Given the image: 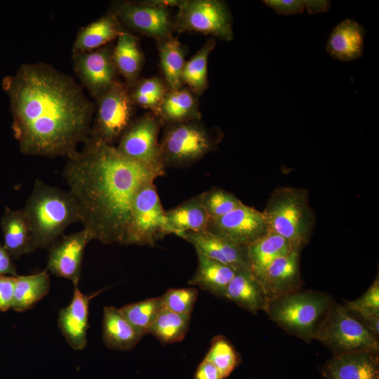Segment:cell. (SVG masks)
Listing matches in <instances>:
<instances>
[{
    "label": "cell",
    "mask_w": 379,
    "mask_h": 379,
    "mask_svg": "<svg viewBox=\"0 0 379 379\" xmlns=\"http://www.w3.org/2000/svg\"><path fill=\"white\" fill-rule=\"evenodd\" d=\"M279 14L290 15L301 13L305 8V1L266 0L263 1Z\"/></svg>",
    "instance_id": "40"
},
{
    "label": "cell",
    "mask_w": 379,
    "mask_h": 379,
    "mask_svg": "<svg viewBox=\"0 0 379 379\" xmlns=\"http://www.w3.org/2000/svg\"><path fill=\"white\" fill-rule=\"evenodd\" d=\"M333 302L326 293L299 289L269 300L265 312L286 332L310 343Z\"/></svg>",
    "instance_id": "4"
},
{
    "label": "cell",
    "mask_w": 379,
    "mask_h": 379,
    "mask_svg": "<svg viewBox=\"0 0 379 379\" xmlns=\"http://www.w3.org/2000/svg\"><path fill=\"white\" fill-rule=\"evenodd\" d=\"M2 87L22 154L69 157L90 136L95 105L71 76L44 62L24 64Z\"/></svg>",
    "instance_id": "1"
},
{
    "label": "cell",
    "mask_w": 379,
    "mask_h": 379,
    "mask_svg": "<svg viewBox=\"0 0 379 379\" xmlns=\"http://www.w3.org/2000/svg\"><path fill=\"white\" fill-rule=\"evenodd\" d=\"M101 291L86 295L74 286L70 303L59 312L58 327L69 346L76 350H81L87 345L90 300Z\"/></svg>",
    "instance_id": "19"
},
{
    "label": "cell",
    "mask_w": 379,
    "mask_h": 379,
    "mask_svg": "<svg viewBox=\"0 0 379 379\" xmlns=\"http://www.w3.org/2000/svg\"><path fill=\"white\" fill-rule=\"evenodd\" d=\"M365 29L354 20L345 19L331 31L326 51L333 59L351 61L363 54Z\"/></svg>",
    "instance_id": "20"
},
{
    "label": "cell",
    "mask_w": 379,
    "mask_h": 379,
    "mask_svg": "<svg viewBox=\"0 0 379 379\" xmlns=\"http://www.w3.org/2000/svg\"><path fill=\"white\" fill-rule=\"evenodd\" d=\"M36 249L49 248L71 224L80 222L77 205L68 191L36 179L22 209Z\"/></svg>",
    "instance_id": "3"
},
{
    "label": "cell",
    "mask_w": 379,
    "mask_h": 379,
    "mask_svg": "<svg viewBox=\"0 0 379 379\" xmlns=\"http://www.w3.org/2000/svg\"><path fill=\"white\" fill-rule=\"evenodd\" d=\"M50 286V274L46 270L34 274L15 276L11 309L16 312L31 309L48 293Z\"/></svg>",
    "instance_id": "30"
},
{
    "label": "cell",
    "mask_w": 379,
    "mask_h": 379,
    "mask_svg": "<svg viewBox=\"0 0 379 379\" xmlns=\"http://www.w3.org/2000/svg\"><path fill=\"white\" fill-rule=\"evenodd\" d=\"M198 296L195 288H169L161 296L164 308L171 312L190 315Z\"/></svg>",
    "instance_id": "37"
},
{
    "label": "cell",
    "mask_w": 379,
    "mask_h": 379,
    "mask_svg": "<svg viewBox=\"0 0 379 379\" xmlns=\"http://www.w3.org/2000/svg\"><path fill=\"white\" fill-rule=\"evenodd\" d=\"M163 308L160 296L127 304L121 307L120 310L142 337L149 333L152 326Z\"/></svg>",
    "instance_id": "34"
},
{
    "label": "cell",
    "mask_w": 379,
    "mask_h": 379,
    "mask_svg": "<svg viewBox=\"0 0 379 379\" xmlns=\"http://www.w3.org/2000/svg\"><path fill=\"white\" fill-rule=\"evenodd\" d=\"M178 237L190 243L197 252L230 267L235 272L251 270L247 247L236 245L208 231L185 232Z\"/></svg>",
    "instance_id": "18"
},
{
    "label": "cell",
    "mask_w": 379,
    "mask_h": 379,
    "mask_svg": "<svg viewBox=\"0 0 379 379\" xmlns=\"http://www.w3.org/2000/svg\"><path fill=\"white\" fill-rule=\"evenodd\" d=\"M190 321V315L178 314L163 308L149 333L164 344L180 342L187 332Z\"/></svg>",
    "instance_id": "33"
},
{
    "label": "cell",
    "mask_w": 379,
    "mask_h": 379,
    "mask_svg": "<svg viewBox=\"0 0 379 379\" xmlns=\"http://www.w3.org/2000/svg\"><path fill=\"white\" fill-rule=\"evenodd\" d=\"M268 230L264 213L244 204L222 216L210 218L206 230L218 237L245 247Z\"/></svg>",
    "instance_id": "13"
},
{
    "label": "cell",
    "mask_w": 379,
    "mask_h": 379,
    "mask_svg": "<svg viewBox=\"0 0 379 379\" xmlns=\"http://www.w3.org/2000/svg\"><path fill=\"white\" fill-rule=\"evenodd\" d=\"M379 351L359 350L334 354L321 369L326 379H379Z\"/></svg>",
    "instance_id": "16"
},
{
    "label": "cell",
    "mask_w": 379,
    "mask_h": 379,
    "mask_svg": "<svg viewBox=\"0 0 379 379\" xmlns=\"http://www.w3.org/2000/svg\"><path fill=\"white\" fill-rule=\"evenodd\" d=\"M265 214L269 230L302 248L308 241L314 223L307 190L292 187L275 189L270 197Z\"/></svg>",
    "instance_id": "5"
},
{
    "label": "cell",
    "mask_w": 379,
    "mask_h": 379,
    "mask_svg": "<svg viewBox=\"0 0 379 379\" xmlns=\"http://www.w3.org/2000/svg\"><path fill=\"white\" fill-rule=\"evenodd\" d=\"M161 172L124 156L115 146L90 135L70 157L62 175L80 222L93 240L125 245L133 198Z\"/></svg>",
    "instance_id": "2"
},
{
    "label": "cell",
    "mask_w": 379,
    "mask_h": 379,
    "mask_svg": "<svg viewBox=\"0 0 379 379\" xmlns=\"http://www.w3.org/2000/svg\"><path fill=\"white\" fill-rule=\"evenodd\" d=\"M293 248L295 247L286 239L268 230L265 235L247 246L253 274L257 278L274 260L288 254Z\"/></svg>",
    "instance_id": "28"
},
{
    "label": "cell",
    "mask_w": 379,
    "mask_h": 379,
    "mask_svg": "<svg viewBox=\"0 0 379 379\" xmlns=\"http://www.w3.org/2000/svg\"><path fill=\"white\" fill-rule=\"evenodd\" d=\"M12 258L4 246L0 244V276L15 277L18 275L16 265Z\"/></svg>",
    "instance_id": "43"
},
{
    "label": "cell",
    "mask_w": 379,
    "mask_h": 379,
    "mask_svg": "<svg viewBox=\"0 0 379 379\" xmlns=\"http://www.w3.org/2000/svg\"><path fill=\"white\" fill-rule=\"evenodd\" d=\"M194 379H224V378L214 364L204 359L196 371Z\"/></svg>",
    "instance_id": "42"
},
{
    "label": "cell",
    "mask_w": 379,
    "mask_h": 379,
    "mask_svg": "<svg viewBox=\"0 0 379 379\" xmlns=\"http://www.w3.org/2000/svg\"><path fill=\"white\" fill-rule=\"evenodd\" d=\"M197 252V251H196ZM198 265L194 275L188 281L215 295L224 297L235 271L230 267L197 252Z\"/></svg>",
    "instance_id": "29"
},
{
    "label": "cell",
    "mask_w": 379,
    "mask_h": 379,
    "mask_svg": "<svg viewBox=\"0 0 379 379\" xmlns=\"http://www.w3.org/2000/svg\"><path fill=\"white\" fill-rule=\"evenodd\" d=\"M224 298L253 314L261 310L265 311L268 302L261 284L251 270L235 272Z\"/></svg>",
    "instance_id": "23"
},
{
    "label": "cell",
    "mask_w": 379,
    "mask_h": 379,
    "mask_svg": "<svg viewBox=\"0 0 379 379\" xmlns=\"http://www.w3.org/2000/svg\"><path fill=\"white\" fill-rule=\"evenodd\" d=\"M314 340L324 344L333 354L359 350L379 351L378 336L345 305L335 302L317 328Z\"/></svg>",
    "instance_id": "7"
},
{
    "label": "cell",
    "mask_w": 379,
    "mask_h": 379,
    "mask_svg": "<svg viewBox=\"0 0 379 379\" xmlns=\"http://www.w3.org/2000/svg\"><path fill=\"white\" fill-rule=\"evenodd\" d=\"M166 218L171 234L176 236L185 232H205L210 220L201 194L166 211Z\"/></svg>",
    "instance_id": "24"
},
{
    "label": "cell",
    "mask_w": 379,
    "mask_h": 379,
    "mask_svg": "<svg viewBox=\"0 0 379 379\" xmlns=\"http://www.w3.org/2000/svg\"><path fill=\"white\" fill-rule=\"evenodd\" d=\"M157 42L160 66L168 90H177L183 86L182 74L185 65V49L172 35Z\"/></svg>",
    "instance_id": "31"
},
{
    "label": "cell",
    "mask_w": 379,
    "mask_h": 379,
    "mask_svg": "<svg viewBox=\"0 0 379 379\" xmlns=\"http://www.w3.org/2000/svg\"><path fill=\"white\" fill-rule=\"evenodd\" d=\"M113 48V60L119 74H121L128 88L138 80L144 65V54L138 39L125 31L117 39Z\"/></svg>",
    "instance_id": "27"
},
{
    "label": "cell",
    "mask_w": 379,
    "mask_h": 379,
    "mask_svg": "<svg viewBox=\"0 0 379 379\" xmlns=\"http://www.w3.org/2000/svg\"><path fill=\"white\" fill-rule=\"evenodd\" d=\"M345 307L352 314H379V279L378 275L366 290L357 299L346 301Z\"/></svg>",
    "instance_id": "38"
},
{
    "label": "cell",
    "mask_w": 379,
    "mask_h": 379,
    "mask_svg": "<svg viewBox=\"0 0 379 379\" xmlns=\"http://www.w3.org/2000/svg\"><path fill=\"white\" fill-rule=\"evenodd\" d=\"M160 149L165 168L189 166L215 150L222 136L199 121L164 124Z\"/></svg>",
    "instance_id": "6"
},
{
    "label": "cell",
    "mask_w": 379,
    "mask_h": 379,
    "mask_svg": "<svg viewBox=\"0 0 379 379\" xmlns=\"http://www.w3.org/2000/svg\"><path fill=\"white\" fill-rule=\"evenodd\" d=\"M173 26L179 32H194L227 41L234 36L230 8L218 0H182Z\"/></svg>",
    "instance_id": "9"
},
{
    "label": "cell",
    "mask_w": 379,
    "mask_h": 379,
    "mask_svg": "<svg viewBox=\"0 0 379 379\" xmlns=\"http://www.w3.org/2000/svg\"><path fill=\"white\" fill-rule=\"evenodd\" d=\"M147 2L154 6L168 8L171 7L179 8L182 4V0H152L147 1Z\"/></svg>",
    "instance_id": "45"
},
{
    "label": "cell",
    "mask_w": 379,
    "mask_h": 379,
    "mask_svg": "<svg viewBox=\"0 0 379 379\" xmlns=\"http://www.w3.org/2000/svg\"><path fill=\"white\" fill-rule=\"evenodd\" d=\"M15 277L0 276V312L11 309Z\"/></svg>",
    "instance_id": "41"
},
{
    "label": "cell",
    "mask_w": 379,
    "mask_h": 379,
    "mask_svg": "<svg viewBox=\"0 0 379 379\" xmlns=\"http://www.w3.org/2000/svg\"><path fill=\"white\" fill-rule=\"evenodd\" d=\"M157 116L164 124L199 121L201 114L196 95L188 88L168 90L159 106Z\"/></svg>",
    "instance_id": "25"
},
{
    "label": "cell",
    "mask_w": 379,
    "mask_h": 379,
    "mask_svg": "<svg viewBox=\"0 0 379 379\" xmlns=\"http://www.w3.org/2000/svg\"><path fill=\"white\" fill-rule=\"evenodd\" d=\"M142 336L126 319L120 308H103L102 339L110 349L128 351L133 349Z\"/></svg>",
    "instance_id": "26"
},
{
    "label": "cell",
    "mask_w": 379,
    "mask_h": 379,
    "mask_svg": "<svg viewBox=\"0 0 379 379\" xmlns=\"http://www.w3.org/2000/svg\"><path fill=\"white\" fill-rule=\"evenodd\" d=\"M129 89L130 95L151 96L162 100L168 89L165 84L158 77L138 80Z\"/></svg>",
    "instance_id": "39"
},
{
    "label": "cell",
    "mask_w": 379,
    "mask_h": 379,
    "mask_svg": "<svg viewBox=\"0 0 379 379\" xmlns=\"http://www.w3.org/2000/svg\"><path fill=\"white\" fill-rule=\"evenodd\" d=\"M330 6L328 1H305V8L310 14L326 11Z\"/></svg>",
    "instance_id": "44"
},
{
    "label": "cell",
    "mask_w": 379,
    "mask_h": 379,
    "mask_svg": "<svg viewBox=\"0 0 379 379\" xmlns=\"http://www.w3.org/2000/svg\"><path fill=\"white\" fill-rule=\"evenodd\" d=\"M4 246L13 258L35 251L34 239L28 222L21 210L5 208L1 220Z\"/></svg>",
    "instance_id": "21"
},
{
    "label": "cell",
    "mask_w": 379,
    "mask_h": 379,
    "mask_svg": "<svg viewBox=\"0 0 379 379\" xmlns=\"http://www.w3.org/2000/svg\"><path fill=\"white\" fill-rule=\"evenodd\" d=\"M164 123L152 112L133 121L119 138L117 149L126 157L155 170L165 172L159 134Z\"/></svg>",
    "instance_id": "11"
},
{
    "label": "cell",
    "mask_w": 379,
    "mask_h": 379,
    "mask_svg": "<svg viewBox=\"0 0 379 379\" xmlns=\"http://www.w3.org/2000/svg\"><path fill=\"white\" fill-rule=\"evenodd\" d=\"M201 194L210 218L222 216L243 204L235 195L219 187H213Z\"/></svg>",
    "instance_id": "35"
},
{
    "label": "cell",
    "mask_w": 379,
    "mask_h": 379,
    "mask_svg": "<svg viewBox=\"0 0 379 379\" xmlns=\"http://www.w3.org/2000/svg\"><path fill=\"white\" fill-rule=\"evenodd\" d=\"M154 183L144 184L133 198L125 245L152 246L165 236L172 234Z\"/></svg>",
    "instance_id": "8"
},
{
    "label": "cell",
    "mask_w": 379,
    "mask_h": 379,
    "mask_svg": "<svg viewBox=\"0 0 379 379\" xmlns=\"http://www.w3.org/2000/svg\"><path fill=\"white\" fill-rule=\"evenodd\" d=\"M113 48L112 44H108L93 51L72 53L74 71L81 86L95 100L119 81Z\"/></svg>",
    "instance_id": "14"
},
{
    "label": "cell",
    "mask_w": 379,
    "mask_h": 379,
    "mask_svg": "<svg viewBox=\"0 0 379 379\" xmlns=\"http://www.w3.org/2000/svg\"><path fill=\"white\" fill-rule=\"evenodd\" d=\"M302 248H293L288 254L277 258L257 279L267 300L300 289V255Z\"/></svg>",
    "instance_id": "17"
},
{
    "label": "cell",
    "mask_w": 379,
    "mask_h": 379,
    "mask_svg": "<svg viewBox=\"0 0 379 379\" xmlns=\"http://www.w3.org/2000/svg\"><path fill=\"white\" fill-rule=\"evenodd\" d=\"M205 359L218 368L224 378L230 375L238 364L233 346L222 335L214 338Z\"/></svg>",
    "instance_id": "36"
},
{
    "label": "cell",
    "mask_w": 379,
    "mask_h": 379,
    "mask_svg": "<svg viewBox=\"0 0 379 379\" xmlns=\"http://www.w3.org/2000/svg\"><path fill=\"white\" fill-rule=\"evenodd\" d=\"M92 240L91 234L84 229L69 235L63 234L49 247L45 270L71 281L74 286H78L84 251Z\"/></svg>",
    "instance_id": "15"
},
{
    "label": "cell",
    "mask_w": 379,
    "mask_h": 379,
    "mask_svg": "<svg viewBox=\"0 0 379 379\" xmlns=\"http://www.w3.org/2000/svg\"><path fill=\"white\" fill-rule=\"evenodd\" d=\"M215 46V38H209L191 59L185 62L182 81L196 95H201L208 87V60Z\"/></svg>",
    "instance_id": "32"
},
{
    "label": "cell",
    "mask_w": 379,
    "mask_h": 379,
    "mask_svg": "<svg viewBox=\"0 0 379 379\" xmlns=\"http://www.w3.org/2000/svg\"><path fill=\"white\" fill-rule=\"evenodd\" d=\"M109 11L116 16L121 25L157 41L171 36L174 29L168 8L150 4L147 1H114Z\"/></svg>",
    "instance_id": "12"
},
{
    "label": "cell",
    "mask_w": 379,
    "mask_h": 379,
    "mask_svg": "<svg viewBox=\"0 0 379 379\" xmlns=\"http://www.w3.org/2000/svg\"><path fill=\"white\" fill-rule=\"evenodd\" d=\"M96 102L91 135L113 145L133 122L135 105L129 89L118 81Z\"/></svg>",
    "instance_id": "10"
},
{
    "label": "cell",
    "mask_w": 379,
    "mask_h": 379,
    "mask_svg": "<svg viewBox=\"0 0 379 379\" xmlns=\"http://www.w3.org/2000/svg\"><path fill=\"white\" fill-rule=\"evenodd\" d=\"M125 32L116 16L108 11L91 23L81 27L74 42L72 53L95 50L109 44Z\"/></svg>",
    "instance_id": "22"
}]
</instances>
